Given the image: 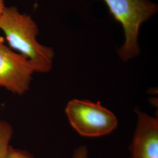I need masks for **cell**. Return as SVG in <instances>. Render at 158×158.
<instances>
[{
  "label": "cell",
  "mask_w": 158,
  "mask_h": 158,
  "mask_svg": "<svg viewBox=\"0 0 158 158\" xmlns=\"http://www.w3.org/2000/svg\"><path fill=\"white\" fill-rule=\"evenodd\" d=\"M0 30L10 48L28 59L36 73H48L52 69L54 51L38 41L39 28L30 15L19 11L15 6H6L0 16Z\"/></svg>",
  "instance_id": "1"
},
{
  "label": "cell",
  "mask_w": 158,
  "mask_h": 158,
  "mask_svg": "<svg viewBox=\"0 0 158 158\" xmlns=\"http://www.w3.org/2000/svg\"><path fill=\"white\" fill-rule=\"evenodd\" d=\"M110 14L119 23L124 33V44L118 55L124 62L138 56L141 49L138 36L142 24L158 12V6L148 0H103Z\"/></svg>",
  "instance_id": "2"
},
{
  "label": "cell",
  "mask_w": 158,
  "mask_h": 158,
  "mask_svg": "<svg viewBox=\"0 0 158 158\" xmlns=\"http://www.w3.org/2000/svg\"><path fill=\"white\" fill-rule=\"evenodd\" d=\"M65 113L70 124L79 135L89 138L107 135L115 130L118 121L115 114L100 102L73 99Z\"/></svg>",
  "instance_id": "3"
},
{
  "label": "cell",
  "mask_w": 158,
  "mask_h": 158,
  "mask_svg": "<svg viewBox=\"0 0 158 158\" xmlns=\"http://www.w3.org/2000/svg\"><path fill=\"white\" fill-rule=\"evenodd\" d=\"M34 73L35 68L28 59L14 52L0 38V87L23 95L29 90Z\"/></svg>",
  "instance_id": "4"
},
{
  "label": "cell",
  "mask_w": 158,
  "mask_h": 158,
  "mask_svg": "<svg viewBox=\"0 0 158 158\" xmlns=\"http://www.w3.org/2000/svg\"><path fill=\"white\" fill-rule=\"evenodd\" d=\"M136 115L130 158H158V119L139 110Z\"/></svg>",
  "instance_id": "5"
},
{
  "label": "cell",
  "mask_w": 158,
  "mask_h": 158,
  "mask_svg": "<svg viewBox=\"0 0 158 158\" xmlns=\"http://www.w3.org/2000/svg\"><path fill=\"white\" fill-rule=\"evenodd\" d=\"M12 134L11 124L6 121H0V158H8Z\"/></svg>",
  "instance_id": "6"
},
{
  "label": "cell",
  "mask_w": 158,
  "mask_h": 158,
  "mask_svg": "<svg viewBox=\"0 0 158 158\" xmlns=\"http://www.w3.org/2000/svg\"><path fill=\"white\" fill-rule=\"evenodd\" d=\"M8 158H34L33 155L27 151L15 149L11 147Z\"/></svg>",
  "instance_id": "7"
},
{
  "label": "cell",
  "mask_w": 158,
  "mask_h": 158,
  "mask_svg": "<svg viewBox=\"0 0 158 158\" xmlns=\"http://www.w3.org/2000/svg\"><path fill=\"white\" fill-rule=\"evenodd\" d=\"M72 158H88V150L87 147L80 146L74 151Z\"/></svg>",
  "instance_id": "8"
},
{
  "label": "cell",
  "mask_w": 158,
  "mask_h": 158,
  "mask_svg": "<svg viewBox=\"0 0 158 158\" xmlns=\"http://www.w3.org/2000/svg\"><path fill=\"white\" fill-rule=\"evenodd\" d=\"M6 6L5 3H4V0H0V16L1 15L2 13L4 11Z\"/></svg>",
  "instance_id": "9"
}]
</instances>
